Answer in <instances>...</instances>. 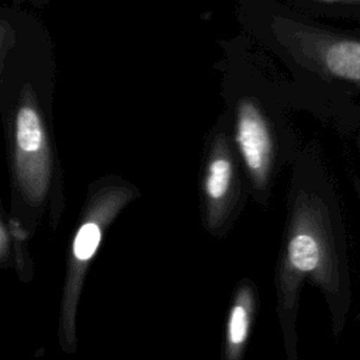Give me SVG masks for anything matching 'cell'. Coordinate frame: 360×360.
<instances>
[{
    "instance_id": "cell-3",
    "label": "cell",
    "mask_w": 360,
    "mask_h": 360,
    "mask_svg": "<svg viewBox=\"0 0 360 360\" xmlns=\"http://www.w3.org/2000/svg\"><path fill=\"white\" fill-rule=\"evenodd\" d=\"M236 142L249 169L262 173L269 160L270 139L264 122L250 104H242L239 108Z\"/></svg>"
},
{
    "instance_id": "cell-5",
    "label": "cell",
    "mask_w": 360,
    "mask_h": 360,
    "mask_svg": "<svg viewBox=\"0 0 360 360\" xmlns=\"http://www.w3.org/2000/svg\"><path fill=\"white\" fill-rule=\"evenodd\" d=\"M231 165L226 159L218 158L211 162L205 180V188L211 198L218 200L225 195L231 181Z\"/></svg>"
},
{
    "instance_id": "cell-1",
    "label": "cell",
    "mask_w": 360,
    "mask_h": 360,
    "mask_svg": "<svg viewBox=\"0 0 360 360\" xmlns=\"http://www.w3.org/2000/svg\"><path fill=\"white\" fill-rule=\"evenodd\" d=\"M300 225L288 242V263L298 274H312L321 283L339 330L352 307V278L343 224L332 194L326 191L314 208L312 219Z\"/></svg>"
},
{
    "instance_id": "cell-9",
    "label": "cell",
    "mask_w": 360,
    "mask_h": 360,
    "mask_svg": "<svg viewBox=\"0 0 360 360\" xmlns=\"http://www.w3.org/2000/svg\"><path fill=\"white\" fill-rule=\"evenodd\" d=\"M356 150H357V156H359V160H360V132L356 136Z\"/></svg>"
},
{
    "instance_id": "cell-4",
    "label": "cell",
    "mask_w": 360,
    "mask_h": 360,
    "mask_svg": "<svg viewBox=\"0 0 360 360\" xmlns=\"http://www.w3.org/2000/svg\"><path fill=\"white\" fill-rule=\"evenodd\" d=\"M15 141L21 150L35 152L42 143V128L37 112L30 107H22L17 115Z\"/></svg>"
},
{
    "instance_id": "cell-7",
    "label": "cell",
    "mask_w": 360,
    "mask_h": 360,
    "mask_svg": "<svg viewBox=\"0 0 360 360\" xmlns=\"http://www.w3.org/2000/svg\"><path fill=\"white\" fill-rule=\"evenodd\" d=\"M249 328L248 311L243 305H235L231 311L228 322V339L233 346H239L245 342Z\"/></svg>"
},
{
    "instance_id": "cell-2",
    "label": "cell",
    "mask_w": 360,
    "mask_h": 360,
    "mask_svg": "<svg viewBox=\"0 0 360 360\" xmlns=\"http://www.w3.org/2000/svg\"><path fill=\"white\" fill-rule=\"evenodd\" d=\"M312 56L335 84V117L352 131H360V35L319 32L311 39Z\"/></svg>"
},
{
    "instance_id": "cell-8",
    "label": "cell",
    "mask_w": 360,
    "mask_h": 360,
    "mask_svg": "<svg viewBox=\"0 0 360 360\" xmlns=\"http://www.w3.org/2000/svg\"><path fill=\"white\" fill-rule=\"evenodd\" d=\"M325 3H340V4H349V6H360V0H319Z\"/></svg>"
},
{
    "instance_id": "cell-6",
    "label": "cell",
    "mask_w": 360,
    "mask_h": 360,
    "mask_svg": "<svg viewBox=\"0 0 360 360\" xmlns=\"http://www.w3.org/2000/svg\"><path fill=\"white\" fill-rule=\"evenodd\" d=\"M101 232L93 222L84 224L76 233L73 242V253L79 260H89L98 248Z\"/></svg>"
}]
</instances>
